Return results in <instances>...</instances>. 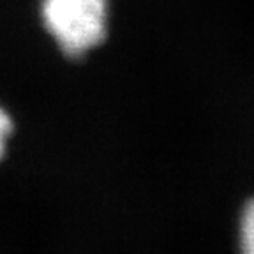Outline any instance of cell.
I'll return each instance as SVG.
<instances>
[{"instance_id":"6da1fadb","label":"cell","mask_w":254,"mask_h":254,"mask_svg":"<svg viewBox=\"0 0 254 254\" xmlns=\"http://www.w3.org/2000/svg\"><path fill=\"white\" fill-rule=\"evenodd\" d=\"M44 28L69 59L85 57L104 43L108 34V0H43Z\"/></svg>"},{"instance_id":"3957f363","label":"cell","mask_w":254,"mask_h":254,"mask_svg":"<svg viewBox=\"0 0 254 254\" xmlns=\"http://www.w3.org/2000/svg\"><path fill=\"white\" fill-rule=\"evenodd\" d=\"M11 134H12V120L7 111L0 106V159L4 157Z\"/></svg>"},{"instance_id":"7a4b0ae2","label":"cell","mask_w":254,"mask_h":254,"mask_svg":"<svg viewBox=\"0 0 254 254\" xmlns=\"http://www.w3.org/2000/svg\"><path fill=\"white\" fill-rule=\"evenodd\" d=\"M238 240H240V253L254 254V199L244 206L240 228H238Z\"/></svg>"}]
</instances>
